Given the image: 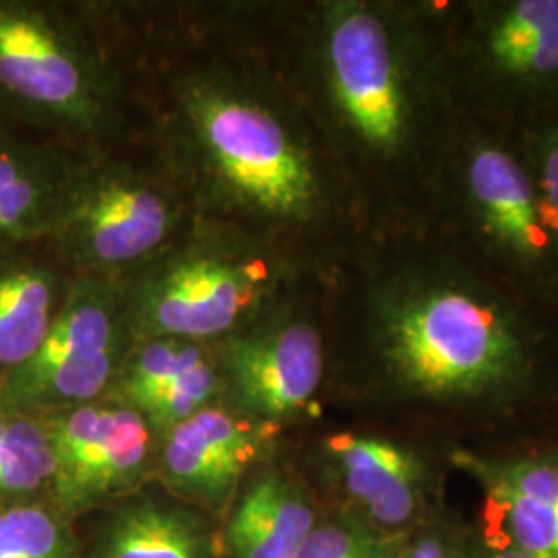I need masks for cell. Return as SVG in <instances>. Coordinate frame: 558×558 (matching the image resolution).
I'll use <instances>...</instances> for the list:
<instances>
[{
  "label": "cell",
  "instance_id": "9a60e30c",
  "mask_svg": "<svg viewBox=\"0 0 558 558\" xmlns=\"http://www.w3.org/2000/svg\"><path fill=\"white\" fill-rule=\"evenodd\" d=\"M220 387L207 352L189 339H149L126 362L122 393L147 424L172 430L211 403Z\"/></svg>",
  "mask_w": 558,
  "mask_h": 558
},
{
  "label": "cell",
  "instance_id": "2e32d148",
  "mask_svg": "<svg viewBox=\"0 0 558 558\" xmlns=\"http://www.w3.org/2000/svg\"><path fill=\"white\" fill-rule=\"evenodd\" d=\"M71 177L59 151L0 129V255L46 239Z\"/></svg>",
  "mask_w": 558,
  "mask_h": 558
},
{
  "label": "cell",
  "instance_id": "9c48e42d",
  "mask_svg": "<svg viewBox=\"0 0 558 558\" xmlns=\"http://www.w3.org/2000/svg\"><path fill=\"white\" fill-rule=\"evenodd\" d=\"M120 359L117 300L100 283L73 286L40 350L0 380V410L44 416L89 403L106 389Z\"/></svg>",
  "mask_w": 558,
  "mask_h": 558
},
{
  "label": "cell",
  "instance_id": "44dd1931",
  "mask_svg": "<svg viewBox=\"0 0 558 558\" xmlns=\"http://www.w3.org/2000/svg\"><path fill=\"white\" fill-rule=\"evenodd\" d=\"M410 536H387L359 519L323 511L299 558H401Z\"/></svg>",
  "mask_w": 558,
  "mask_h": 558
},
{
  "label": "cell",
  "instance_id": "8992f818",
  "mask_svg": "<svg viewBox=\"0 0 558 558\" xmlns=\"http://www.w3.org/2000/svg\"><path fill=\"white\" fill-rule=\"evenodd\" d=\"M288 259H265L234 248H193L168 260L145 281L137 325L149 339L220 338L296 279Z\"/></svg>",
  "mask_w": 558,
  "mask_h": 558
},
{
  "label": "cell",
  "instance_id": "3957f363",
  "mask_svg": "<svg viewBox=\"0 0 558 558\" xmlns=\"http://www.w3.org/2000/svg\"><path fill=\"white\" fill-rule=\"evenodd\" d=\"M430 232L523 296L558 308V218L513 135L461 119Z\"/></svg>",
  "mask_w": 558,
  "mask_h": 558
},
{
  "label": "cell",
  "instance_id": "7402d4cb",
  "mask_svg": "<svg viewBox=\"0 0 558 558\" xmlns=\"http://www.w3.org/2000/svg\"><path fill=\"white\" fill-rule=\"evenodd\" d=\"M513 137L534 172L544 199L558 218V106Z\"/></svg>",
  "mask_w": 558,
  "mask_h": 558
},
{
  "label": "cell",
  "instance_id": "cb8c5ba5",
  "mask_svg": "<svg viewBox=\"0 0 558 558\" xmlns=\"http://www.w3.org/2000/svg\"><path fill=\"white\" fill-rule=\"evenodd\" d=\"M480 525L476 519H468L461 511L456 513L445 558H478Z\"/></svg>",
  "mask_w": 558,
  "mask_h": 558
},
{
  "label": "cell",
  "instance_id": "d6986e66",
  "mask_svg": "<svg viewBox=\"0 0 558 558\" xmlns=\"http://www.w3.org/2000/svg\"><path fill=\"white\" fill-rule=\"evenodd\" d=\"M54 453L40 416L0 410V507L52 488Z\"/></svg>",
  "mask_w": 558,
  "mask_h": 558
},
{
  "label": "cell",
  "instance_id": "ac0fdd59",
  "mask_svg": "<svg viewBox=\"0 0 558 558\" xmlns=\"http://www.w3.org/2000/svg\"><path fill=\"white\" fill-rule=\"evenodd\" d=\"M92 558H214V539L199 513L143 497L104 521Z\"/></svg>",
  "mask_w": 558,
  "mask_h": 558
},
{
  "label": "cell",
  "instance_id": "d4e9b609",
  "mask_svg": "<svg viewBox=\"0 0 558 558\" xmlns=\"http://www.w3.org/2000/svg\"><path fill=\"white\" fill-rule=\"evenodd\" d=\"M478 558H534L527 553H521L518 548L502 544L497 539L486 538L480 530V553Z\"/></svg>",
  "mask_w": 558,
  "mask_h": 558
},
{
  "label": "cell",
  "instance_id": "7a4b0ae2",
  "mask_svg": "<svg viewBox=\"0 0 558 558\" xmlns=\"http://www.w3.org/2000/svg\"><path fill=\"white\" fill-rule=\"evenodd\" d=\"M299 100L364 242L430 234L461 117L424 0H327L300 21Z\"/></svg>",
  "mask_w": 558,
  "mask_h": 558
},
{
  "label": "cell",
  "instance_id": "8fae6325",
  "mask_svg": "<svg viewBox=\"0 0 558 558\" xmlns=\"http://www.w3.org/2000/svg\"><path fill=\"white\" fill-rule=\"evenodd\" d=\"M453 470L482 493L480 530L534 558H558V428L451 449Z\"/></svg>",
  "mask_w": 558,
  "mask_h": 558
},
{
  "label": "cell",
  "instance_id": "6da1fadb",
  "mask_svg": "<svg viewBox=\"0 0 558 558\" xmlns=\"http://www.w3.org/2000/svg\"><path fill=\"white\" fill-rule=\"evenodd\" d=\"M352 257L329 389L451 449L558 428V308L435 232Z\"/></svg>",
  "mask_w": 558,
  "mask_h": 558
},
{
  "label": "cell",
  "instance_id": "e0dca14e",
  "mask_svg": "<svg viewBox=\"0 0 558 558\" xmlns=\"http://www.w3.org/2000/svg\"><path fill=\"white\" fill-rule=\"evenodd\" d=\"M69 290L29 248L0 255V380L40 350Z\"/></svg>",
  "mask_w": 558,
  "mask_h": 558
},
{
  "label": "cell",
  "instance_id": "4fadbf2b",
  "mask_svg": "<svg viewBox=\"0 0 558 558\" xmlns=\"http://www.w3.org/2000/svg\"><path fill=\"white\" fill-rule=\"evenodd\" d=\"M274 430L240 412L207 405L166 433L163 476L184 497L220 507L267 451Z\"/></svg>",
  "mask_w": 558,
  "mask_h": 558
},
{
  "label": "cell",
  "instance_id": "603a6c76",
  "mask_svg": "<svg viewBox=\"0 0 558 558\" xmlns=\"http://www.w3.org/2000/svg\"><path fill=\"white\" fill-rule=\"evenodd\" d=\"M458 509L451 505L440 513L439 518L416 530L405 546V553L401 558H445V550L451 536L453 519Z\"/></svg>",
  "mask_w": 558,
  "mask_h": 558
},
{
  "label": "cell",
  "instance_id": "ffe728a7",
  "mask_svg": "<svg viewBox=\"0 0 558 558\" xmlns=\"http://www.w3.org/2000/svg\"><path fill=\"white\" fill-rule=\"evenodd\" d=\"M0 558L80 557L64 519L29 500L0 507Z\"/></svg>",
  "mask_w": 558,
  "mask_h": 558
},
{
  "label": "cell",
  "instance_id": "5b68a950",
  "mask_svg": "<svg viewBox=\"0 0 558 558\" xmlns=\"http://www.w3.org/2000/svg\"><path fill=\"white\" fill-rule=\"evenodd\" d=\"M451 447L403 426L325 430L300 472L323 511L387 536H410L449 507Z\"/></svg>",
  "mask_w": 558,
  "mask_h": 558
},
{
  "label": "cell",
  "instance_id": "5bb4252c",
  "mask_svg": "<svg viewBox=\"0 0 558 558\" xmlns=\"http://www.w3.org/2000/svg\"><path fill=\"white\" fill-rule=\"evenodd\" d=\"M323 507L300 470L265 468L236 500L223 534L228 558H299Z\"/></svg>",
  "mask_w": 558,
  "mask_h": 558
},
{
  "label": "cell",
  "instance_id": "52a82bcc",
  "mask_svg": "<svg viewBox=\"0 0 558 558\" xmlns=\"http://www.w3.org/2000/svg\"><path fill=\"white\" fill-rule=\"evenodd\" d=\"M98 80L50 9L0 0V124L81 126L98 108Z\"/></svg>",
  "mask_w": 558,
  "mask_h": 558
},
{
  "label": "cell",
  "instance_id": "ba28073f",
  "mask_svg": "<svg viewBox=\"0 0 558 558\" xmlns=\"http://www.w3.org/2000/svg\"><path fill=\"white\" fill-rule=\"evenodd\" d=\"M294 306L232 339L223 354L240 414L271 428L311 418L329 391V317Z\"/></svg>",
  "mask_w": 558,
  "mask_h": 558
},
{
  "label": "cell",
  "instance_id": "484cf974",
  "mask_svg": "<svg viewBox=\"0 0 558 558\" xmlns=\"http://www.w3.org/2000/svg\"><path fill=\"white\" fill-rule=\"evenodd\" d=\"M0 129H2V126H0Z\"/></svg>",
  "mask_w": 558,
  "mask_h": 558
},
{
  "label": "cell",
  "instance_id": "277c9868",
  "mask_svg": "<svg viewBox=\"0 0 558 558\" xmlns=\"http://www.w3.org/2000/svg\"><path fill=\"white\" fill-rule=\"evenodd\" d=\"M459 117L507 135L558 106V0H424Z\"/></svg>",
  "mask_w": 558,
  "mask_h": 558
},
{
  "label": "cell",
  "instance_id": "30bf717a",
  "mask_svg": "<svg viewBox=\"0 0 558 558\" xmlns=\"http://www.w3.org/2000/svg\"><path fill=\"white\" fill-rule=\"evenodd\" d=\"M174 226V203L137 174H73L44 242L81 267H117L156 253Z\"/></svg>",
  "mask_w": 558,
  "mask_h": 558
},
{
  "label": "cell",
  "instance_id": "7c38bea8",
  "mask_svg": "<svg viewBox=\"0 0 558 558\" xmlns=\"http://www.w3.org/2000/svg\"><path fill=\"white\" fill-rule=\"evenodd\" d=\"M54 453L52 490L80 511L137 482L149 458V424L129 403H81L40 416Z\"/></svg>",
  "mask_w": 558,
  "mask_h": 558
}]
</instances>
